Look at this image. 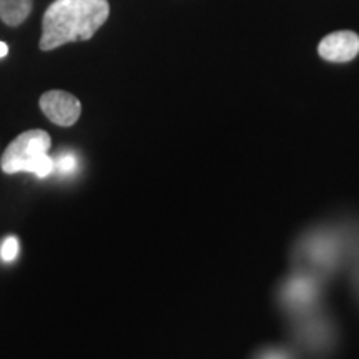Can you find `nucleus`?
<instances>
[{
    "mask_svg": "<svg viewBox=\"0 0 359 359\" xmlns=\"http://www.w3.org/2000/svg\"><path fill=\"white\" fill-rule=\"evenodd\" d=\"M110 15L109 0H55L43 13L40 50L90 40Z\"/></svg>",
    "mask_w": 359,
    "mask_h": 359,
    "instance_id": "nucleus-1",
    "label": "nucleus"
},
{
    "mask_svg": "<svg viewBox=\"0 0 359 359\" xmlns=\"http://www.w3.org/2000/svg\"><path fill=\"white\" fill-rule=\"evenodd\" d=\"M351 251V238L336 226L311 228L299 236L293 250L296 269L320 276L334 275Z\"/></svg>",
    "mask_w": 359,
    "mask_h": 359,
    "instance_id": "nucleus-2",
    "label": "nucleus"
},
{
    "mask_svg": "<svg viewBox=\"0 0 359 359\" xmlns=\"http://www.w3.org/2000/svg\"><path fill=\"white\" fill-rule=\"evenodd\" d=\"M52 138L45 130H27L8 143L0 160L2 172L7 175L27 172L39 178L48 177L55 170L53 158L48 156Z\"/></svg>",
    "mask_w": 359,
    "mask_h": 359,
    "instance_id": "nucleus-3",
    "label": "nucleus"
},
{
    "mask_svg": "<svg viewBox=\"0 0 359 359\" xmlns=\"http://www.w3.org/2000/svg\"><path fill=\"white\" fill-rule=\"evenodd\" d=\"M323 294V280L304 269H294L281 283L278 302L291 318L308 313L320 306Z\"/></svg>",
    "mask_w": 359,
    "mask_h": 359,
    "instance_id": "nucleus-4",
    "label": "nucleus"
},
{
    "mask_svg": "<svg viewBox=\"0 0 359 359\" xmlns=\"http://www.w3.org/2000/svg\"><path fill=\"white\" fill-rule=\"evenodd\" d=\"M293 336L309 353L321 354L333 346L334 326L320 308L293 316Z\"/></svg>",
    "mask_w": 359,
    "mask_h": 359,
    "instance_id": "nucleus-5",
    "label": "nucleus"
},
{
    "mask_svg": "<svg viewBox=\"0 0 359 359\" xmlns=\"http://www.w3.org/2000/svg\"><path fill=\"white\" fill-rule=\"evenodd\" d=\"M40 110L58 127H72L82 115V103L64 90H48L39 100Z\"/></svg>",
    "mask_w": 359,
    "mask_h": 359,
    "instance_id": "nucleus-6",
    "label": "nucleus"
},
{
    "mask_svg": "<svg viewBox=\"0 0 359 359\" xmlns=\"http://www.w3.org/2000/svg\"><path fill=\"white\" fill-rule=\"evenodd\" d=\"M318 53L323 60L333 64H346L359 53V35L353 30H338L326 35L318 45Z\"/></svg>",
    "mask_w": 359,
    "mask_h": 359,
    "instance_id": "nucleus-7",
    "label": "nucleus"
},
{
    "mask_svg": "<svg viewBox=\"0 0 359 359\" xmlns=\"http://www.w3.org/2000/svg\"><path fill=\"white\" fill-rule=\"evenodd\" d=\"M34 0H0V19L8 27H19L32 12Z\"/></svg>",
    "mask_w": 359,
    "mask_h": 359,
    "instance_id": "nucleus-8",
    "label": "nucleus"
},
{
    "mask_svg": "<svg viewBox=\"0 0 359 359\" xmlns=\"http://www.w3.org/2000/svg\"><path fill=\"white\" fill-rule=\"evenodd\" d=\"M255 359H294V356L285 348H264L257 353Z\"/></svg>",
    "mask_w": 359,
    "mask_h": 359,
    "instance_id": "nucleus-9",
    "label": "nucleus"
},
{
    "mask_svg": "<svg viewBox=\"0 0 359 359\" xmlns=\"http://www.w3.org/2000/svg\"><path fill=\"white\" fill-rule=\"evenodd\" d=\"M53 163H55V168L60 170L64 175L75 172V168H77V158L74 154H62L57 160H53Z\"/></svg>",
    "mask_w": 359,
    "mask_h": 359,
    "instance_id": "nucleus-10",
    "label": "nucleus"
},
{
    "mask_svg": "<svg viewBox=\"0 0 359 359\" xmlns=\"http://www.w3.org/2000/svg\"><path fill=\"white\" fill-rule=\"evenodd\" d=\"M17 251H19V241H17V238L11 236L4 241L0 255H2L4 262H12V259L17 257Z\"/></svg>",
    "mask_w": 359,
    "mask_h": 359,
    "instance_id": "nucleus-11",
    "label": "nucleus"
},
{
    "mask_svg": "<svg viewBox=\"0 0 359 359\" xmlns=\"http://www.w3.org/2000/svg\"><path fill=\"white\" fill-rule=\"evenodd\" d=\"M8 53V47H7V43H4V42H0V58H4Z\"/></svg>",
    "mask_w": 359,
    "mask_h": 359,
    "instance_id": "nucleus-12",
    "label": "nucleus"
},
{
    "mask_svg": "<svg viewBox=\"0 0 359 359\" xmlns=\"http://www.w3.org/2000/svg\"><path fill=\"white\" fill-rule=\"evenodd\" d=\"M354 283H356V288L359 291V266L356 269V275H354Z\"/></svg>",
    "mask_w": 359,
    "mask_h": 359,
    "instance_id": "nucleus-13",
    "label": "nucleus"
}]
</instances>
